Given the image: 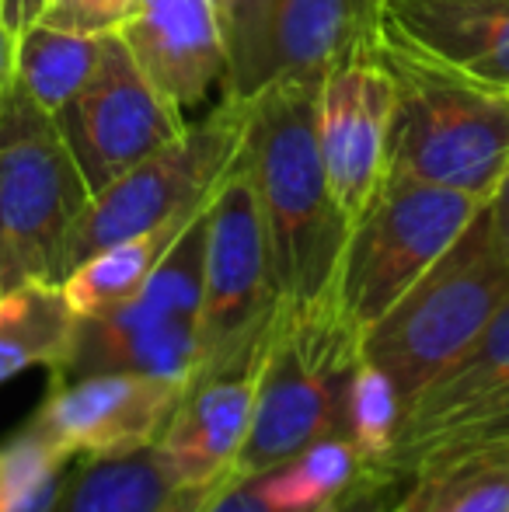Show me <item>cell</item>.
Returning <instances> with one entry per match:
<instances>
[{"mask_svg":"<svg viewBox=\"0 0 509 512\" xmlns=\"http://www.w3.org/2000/svg\"><path fill=\"white\" fill-rule=\"evenodd\" d=\"M318 88L321 84L269 81L248 102L241 157L262 206L283 307H311L332 297L349 237L321 161Z\"/></svg>","mask_w":509,"mask_h":512,"instance_id":"cell-1","label":"cell"},{"mask_svg":"<svg viewBox=\"0 0 509 512\" xmlns=\"http://www.w3.org/2000/svg\"><path fill=\"white\" fill-rule=\"evenodd\" d=\"M506 297L509 251L482 203L447 255L363 331V356L387 373L405 415L482 338Z\"/></svg>","mask_w":509,"mask_h":512,"instance_id":"cell-2","label":"cell"},{"mask_svg":"<svg viewBox=\"0 0 509 512\" xmlns=\"http://www.w3.org/2000/svg\"><path fill=\"white\" fill-rule=\"evenodd\" d=\"M360 359L363 331L342 314L335 293L311 307L279 304L265 338L248 439L227 478H258L314 439L346 436L349 380Z\"/></svg>","mask_w":509,"mask_h":512,"instance_id":"cell-3","label":"cell"},{"mask_svg":"<svg viewBox=\"0 0 509 512\" xmlns=\"http://www.w3.org/2000/svg\"><path fill=\"white\" fill-rule=\"evenodd\" d=\"M91 189L49 112L18 81L0 98V293L63 283Z\"/></svg>","mask_w":509,"mask_h":512,"instance_id":"cell-4","label":"cell"},{"mask_svg":"<svg viewBox=\"0 0 509 512\" xmlns=\"http://www.w3.org/2000/svg\"><path fill=\"white\" fill-rule=\"evenodd\" d=\"M381 60L394 77L387 171L489 199L509 164V98L398 56Z\"/></svg>","mask_w":509,"mask_h":512,"instance_id":"cell-5","label":"cell"},{"mask_svg":"<svg viewBox=\"0 0 509 512\" xmlns=\"http://www.w3.org/2000/svg\"><path fill=\"white\" fill-rule=\"evenodd\" d=\"M485 199L443 185L412 182L387 171L367 213L346 237L335 300L367 331L440 262Z\"/></svg>","mask_w":509,"mask_h":512,"instance_id":"cell-6","label":"cell"},{"mask_svg":"<svg viewBox=\"0 0 509 512\" xmlns=\"http://www.w3.org/2000/svg\"><path fill=\"white\" fill-rule=\"evenodd\" d=\"M210 206V203H206ZM206 209L182 230L129 304L77 321L74 349L49 380L84 373H150L189 384L199 352Z\"/></svg>","mask_w":509,"mask_h":512,"instance_id":"cell-7","label":"cell"},{"mask_svg":"<svg viewBox=\"0 0 509 512\" xmlns=\"http://www.w3.org/2000/svg\"><path fill=\"white\" fill-rule=\"evenodd\" d=\"M248 102L220 95L199 122H189L178 140L143 157L136 168L91 196L67 244V272L88 255L116 241L154 230L178 216H192L210 203L217 182L245 147Z\"/></svg>","mask_w":509,"mask_h":512,"instance_id":"cell-8","label":"cell"},{"mask_svg":"<svg viewBox=\"0 0 509 512\" xmlns=\"http://www.w3.org/2000/svg\"><path fill=\"white\" fill-rule=\"evenodd\" d=\"M279 310L269 237L245 157L227 168L206 206L203 304L196 370L245 352L269 331ZM192 370V373H196Z\"/></svg>","mask_w":509,"mask_h":512,"instance_id":"cell-9","label":"cell"},{"mask_svg":"<svg viewBox=\"0 0 509 512\" xmlns=\"http://www.w3.org/2000/svg\"><path fill=\"white\" fill-rule=\"evenodd\" d=\"M56 126L95 196L143 157L178 140L189 119L147 81L123 39L112 32L102 35L95 74L56 115Z\"/></svg>","mask_w":509,"mask_h":512,"instance_id":"cell-10","label":"cell"},{"mask_svg":"<svg viewBox=\"0 0 509 512\" xmlns=\"http://www.w3.org/2000/svg\"><path fill=\"white\" fill-rule=\"evenodd\" d=\"M185 384L150 373H84L53 380L28 429L70 460L129 457L161 439Z\"/></svg>","mask_w":509,"mask_h":512,"instance_id":"cell-11","label":"cell"},{"mask_svg":"<svg viewBox=\"0 0 509 512\" xmlns=\"http://www.w3.org/2000/svg\"><path fill=\"white\" fill-rule=\"evenodd\" d=\"M391 119L394 77L377 49L325 74L318 88V143L328 189L349 230L387 178Z\"/></svg>","mask_w":509,"mask_h":512,"instance_id":"cell-12","label":"cell"},{"mask_svg":"<svg viewBox=\"0 0 509 512\" xmlns=\"http://www.w3.org/2000/svg\"><path fill=\"white\" fill-rule=\"evenodd\" d=\"M377 49L509 98V0H377Z\"/></svg>","mask_w":509,"mask_h":512,"instance_id":"cell-13","label":"cell"},{"mask_svg":"<svg viewBox=\"0 0 509 512\" xmlns=\"http://www.w3.org/2000/svg\"><path fill=\"white\" fill-rule=\"evenodd\" d=\"M265 338L269 331L238 356L196 370L185 384L175 415L154 443L182 488L217 485L231 474L252 425Z\"/></svg>","mask_w":509,"mask_h":512,"instance_id":"cell-14","label":"cell"},{"mask_svg":"<svg viewBox=\"0 0 509 512\" xmlns=\"http://www.w3.org/2000/svg\"><path fill=\"white\" fill-rule=\"evenodd\" d=\"M119 39L147 81L178 112L227 88V42L217 0H136Z\"/></svg>","mask_w":509,"mask_h":512,"instance_id":"cell-15","label":"cell"},{"mask_svg":"<svg viewBox=\"0 0 509 512\" xmlns=\"http://www.w3.org/2000/svg\"><path fill=\"white\" fill-rule=\"evenodd\" d=\"M509 387V297L475 345L405 415L387 474L405 481L426 453L443 446L482 405Z\"/></svg>","mask_w":509,"mask_h":512,"instance_id":"cell-16","label":"cell"},{"mask_svg":"<svg viewBox=\"0 0 509 512\" xmlns=\"http://www.w3.org/2000/svg\"><path fill=\"white\" fill-rule=\"evenodd\" d=\"M377 49V0H279L272 81L321 84L353 56Z\"/></svg>","mask_w":509,"mask_h":512,"instance_id":"cell-17","label":"cell"},{"mask_svg":"<svg viewBox=\"0 0 509 512\" xmlns=\"http://www.w3.org/2000/svg\"><path fill=\"white\" fill-rule=\"evenodd\" d=\"M384 512H509V439L478 436L436 446Z\"/></svg>","mask_w":509,"mask_h":512,"instance_id":"cell-18","label":"cell"},{"mask_svg":"<svg viewBox=\"0 0 509 512\" xmlns=\"http://www.w3.org/2000/svg\"><path fill=\"white\" fill-rule=\"evenodd\" d=\"M77 321L60 283H25L0 293V384L32 366L60 370L74 349Z\"/></svg>","mask_w":509,"mask_h":512,"instance_id":"cell-19","label":"cell"},{"mask_svg":"<svg viewBox=\"0 0 509 512\" xmlns=\"http://www.w3.org/2000/svg\"><path fill=\"white\" fill-rule=\"evenodd\" d=\"M203 209H199V213H203ZM199 213L178 216V220H168L154 230H143V234H136V237L116 241V244H109V248L88 255L81 265H74V269L63 276L60 286H63V293H67L70 307L77 310V317L105 314V310L129 304V300L147 286V279L154 276V269L171 251V244L182 237V230L189 227Z\"/></svg>","mask_w":509,"mask_h":512,"instance_id":"cell-20","label":"cell"},{"mask_svg":"<svg viewBox=\"0 0 509 512\" xmlns=\"http://www.w3.org/2000/svg\"><path fill=\"white\" fill-rule=\"evenodd\" d=\"M182 485L154 446L129 457L88 460L67 474L53 512H161Z\"/></svg>","mask_w":509,"mask_h":512,"instance_id":"cell-21","label":"cell"},{"mask_svg":"<svg viewBox=\"0 0 509 512\" xmlns=\"http://www.w3.org/2000/svg\"><path fill=\"white\" fill-rule=\"evenodd\" d=\"M98 56H102V35L60 32L39 21L14 39V81L42 112L56 119L91 81Z\"/></svg>","mask_w":509,"mask_h":512,"instance_id":"cell-22","label":"cell"},{"mask_svg":"<svg viewBox=\"0 0 509 512\" xmlns=\"http://www.w3.org/2000/svg\"><path fill=\"white\" fill-rule=\"evenodd\" d=\"M370 471L346 436L314 439L290 460L258 474L262 495L283 512H325L342 502Z\"/></svg>","mask_w":509,"mask_h":512,"instance_id":"cell-23","label":"cell"},{"mask_svg":"<svg viewBox=\"0 0 509 512\" xmlns=\"http://www.w3.org/2000/svg\"><path fill=\"white\" fill-rule=\"evenodd\" d=\"M401 422H405V405H401L394 384L387 380V373L381 366H374L363 356L353 370V380H349L346 439L353 443V450L360 453L363 467H367L370 474L391 478L387 464H391Z\"/></svg>","mask_w":509,"mask_h":512,"instance_id":"cell-24","label":"cell"},{"mask_svg":"<svg viewBox=\"0 0 509 512\" xmlns=\"http://www.w3.org/2000/svg\"><path fill=\"white\" fill-rule=\"evenodd\" d=\"M227 42L224 95L252 102L272 81V39H276L279 0H217Z\"/></svg>","mask_w":509,"mask_h":512,"instance_id":"cell-25","label":"cell"},{"mask_svg":"<svg viewBox=\"0 0 509 512\" xmlns=\"http://www.w3.org/2000/svg\"><path fill=\"white\" fill-rule=\"evenodd\" d=\"M136 11V0H49L42 25L77 35H112Z\"/></svg>","mask_w":509,"mask_h":512,"instance_id":"cell-26","label":"cell"},{"mask_svg":"<svg viewBox=\"0 0 509 512\" xmlns=\"http://www.w3.org/2000/svg\"><path fill=\"white\" fill-rule=\"evenodd\" d=\"M203 512H283V509H276L265 499L255 478H245V481L224 478L217 492L210 495V502L203 506Z\"/></svg>","mask_w":509,"mask_h":512,"instance_id":"cell-27","label":"cell"},{"mask_svg":"<svg viewBox=\"0 0 509 512\" xmlns=\"http://www.w3.org/2000/svg\"><path fill=\"white\" fill-rule=\"evenodd\" d=\"M478 436L509 439V387L506 391H499L489 405L478 408L475 415H471L468 422H464L461 429L447 439V443H454V439H478Z\"/></svg>","mask_w":509,"mask_h":512,"instance_id":"cell-28","label":"cell"},{"mask_svg":"<svg viewBox=\"0 0 509 512\" xmlns=\"http://www.w3.org/2000/svg\"><path fill=\"white\" fill-rule=\"evenodd\" d=\"M394 485H398V481L381 478V474H370V478H363L346 499L335 502V506L325 512H384V506L391 502Z\"/></svg>","mask_w":509,"mask_h":512,"instance_id":"cell-29","label":"cell"},{"mask_svg":"<svg viewBox=\"0 0 509 512\" xmlns=\"http://www.w3.org/2000/svg\"><path fill=\"white\" fill-rule=\"evenodd\" d=\"M4 4V21L11 28V35L18 39L21 32H28L32 25H39L46 14L49 0H0Z\"/></svg>","mask_w":509,"mask_h":512,"instance_id":"cell-30","label":"cell"},{"mask_svg":"<svg viewBox=\"0 0 509 512\" xmlns=\"http://www.w3.org/2000/svg\"><path fill=\"white\" fill-rule=\"evenodd\" d=\"M485 209H489L492 230H496V237L509 251V164H506L503 178H499V185L492 189V196L485 199Z\"/></svg>","mask_w":509,"mask_h":512,"instance_id":"cell-31","label":"cell"},{"mask_svg":"<svg viewBox=\"0 0 509 512\" xmlns=\"http://www.w3.org/2000/svg\"><path fill=\"white\" fill-rule=\"evenodd\" d=\"M220 488V481L217 485H192V488H182V492L175 495V499L168 502L161 512H203V506L210 502V495Z\"/></svg>","mask_w":509,"mask_h":512,"instance_id":"cell-32","label":"cell"},{"mask_svg":"<svg viewBox=\"0 0 509 512\" xmlns=\"http://www.w3.org/2000/svg\"><path fill=\"white\" fill-rule=\"evenodd\" d=\"M14 81V35L4 21V4H0V98Z\"/></svg>","mask_w":509,"mask_h":512,"instance_id":"cell-33","label":"cell"},{"mask_svg":"<svg viewBox=\"0 0 509 512\" xmlns=\"http://www.w3.org/2000/svg\"><path fill=\"white\" fill-rule=\"evenodd\" d=\"M0 509H4V488H0Z\"/></svg>","mask_w":509,"mask_h":512,"instance_id":"cell-34","label":"cell"}]
</instances>
